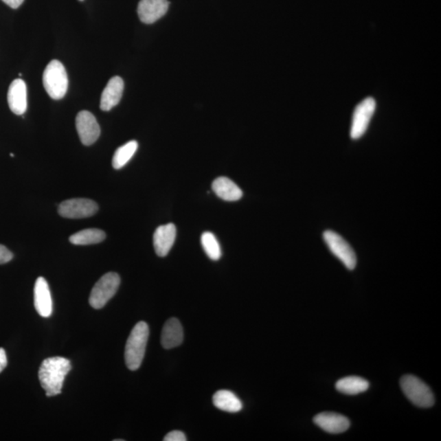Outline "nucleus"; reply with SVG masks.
Masks as SVG:
<instances>
[{"label":"nucleus","instance_id":"nucleus-1","mask_svg":"<svg viewBox=\"0 0 441 441\" xmlns=\"http://www.w3.org/2000/svg\"><path fill=\"white\" fill-rule=\"evenodd\" d=\"M71 370V361L66 358L50 357L42 362L38 370V379L47 396H55L62 393L65 378Z\"/></svg>","mask_w":441,"mask_h":441},{"label":"nucleus","instance_id":"nucleus-2","mask_svg":"<svg viewBox=\"0 0 441 441\" xmlns=\"http://www.w3.org/2000/svg\"><path fill=\"white\" fill-rule=\"evenodd\" d=\"M148 338V324L144 321L138 322L133 327L125 347V363L128 370L135 371L139 369L144 361Z\"/></svg>","mask_w":441,"mask_h":441},{"label":"nucleus","instance_id":"nucleus-3","mask_svg":"<svg viewBox=\"0 0 441 441\" xmlns=\"http://www.w3.org/2000/svg\"><path fill=\"white\" fill-rule=\"evenodd\" d=\"M43 84L47 94L54 100H60L65 97L68 89V76L66 69L62 63L53 60L47 64L44 75Z\"/></svg>","mask_w":441,"mask_h":441},{"label":"nucleus","instance_id":"nucleus-4","mask_svg":"<svg viewBox=\"0 0 441 441\" xmlns=\"http://www.w3.org/2000/svg\"><path fill=\"white\" fill-rule=\"evenodd\" d=\"M404 394L418 407L430 408L435 404V397L429 387L414 375H405L400 380Z\"/></svg>","mask_w":441,"mask_h":441},{"label":"nucleus","instance_id":"nucleus-5","mask_svg":"<svg viewBox=\"0 0 441 441\" xmlns=\"http://www.w3.org/2000/svg\"><path fill=\"white\" fill-rule=\"evenodd\" d=\"M120 278L115 272H109L98 281L91 292L89 304L94 309H102L117 292Z\"/></svg>","mask_w":441,"mask_h":441},{"label":"nucleus","instance_id":"nucleus-6","mask_svg":"<svg viewBox=\"0 0 441 441\" xmlns=\"http://www.w3.org/2000/svg\"><path fill=\"white\" fill-rule=\"evenodd\" d=\"M323 239L331 253L338 258L348 269L352 271L356 268L357 254L347 240H345L338 233L332 231H324Z\"/></svg>","mask_w":441,"mask_h":441},{"label":"nucleus","instance_id":"nucleus-7","mask_svg":"<svg viewBox=\"0 0 441 441\" xmlns=\"http://www.w3.org/2000/svg\"><path fill=\"white\" fill-rule=\"evenodd\" d=\"M376 110V102L373 98H367L358 104L353 112L350 135L354 140L361 138L366 133Z\"/></svg>","mask_w":441,"mask_h":441},{"label":"nucleus","instance_id":"nucleus-8","mask_svg":"<svg viewBox=\"0 0 441 441\" xmlns=\"http://www.w3.org/2000/svg\"><path fill=\"white\" fill-rule=\"evenodd\" d=\"M98 205L89 199L78 198L60 203L58 213L63 218L80 219L92 217L97 214Z\"/></svg>","mask_w":441,"mask_h":441},{"label":"nucleus","instance_id":"nucleus-9","mask_svg":"<svg viewBox=\"0 0 441 441\" xmlns=\"http://www.w3.org/2000/svg\"><path fill=\"white\" fill-rule=\"evenodd\" d=\"M76 124L80 139L84 145H93L100 137V126L91 112L88 111H80L77 115Z\"/></svg>","mask_w":441,"mask_h":441},{"label":"nucleus","instance_id":"nucleus-10","mask_svg":"<svg viewBox=\"0 0 441 441\" xmlns=\"http://www.w3.org/2000/svg\"><path fill=\"white\" fill-rule=\"evenodd\" d=\"M170 2L168 0H141L138 3L137 14L145 24H152L166 14Z\"/></svg>","mask_w":441,"mask_h":441},{"label":"nucleus","instance_id":"nucleus-11","mask_svg":"<svg viewBox=\"0 0 441 441\" xmlns=\"http://www.w3.org/2000/svg\"><path fill=\"white\" fill-rule=\"evenodd\" d=\"M34 308L42 317L49 318L53 313V300L47 280L38 278L34 289Z\"/></svg>","mask_w":441,"mask_h":441},{"label":"nucleus","instance_id":"nucleus-12","mask_svg":"<svg viewBox=\"0 0 441 441\" xmlns=\"http://www.w3.org/2000/svg\"><path fill=\"white\" fill-rule=\"evenodd\" d=\"M313 421L324 431L339 434L348 430L351 422L347 417L335 412H323L313 418Z\"/></svg>","mask_w":441,"mask_h":441},{"label":"nucleus","instance_id":"nucleus-13","mask_svg":"<svg viewBox=\"0 0 441 441\" xmlns=\"http://www.w3.org/2000/svg\"><path fill=\"white\" fill-rule=\"evenodd\" d=\"M8 102L15 115H23L27 109V84L21 79L12 82L8 89Z\"/></svg>","mask_w":441,"mask_h":441},{"label":"nucleus","instance_id":"nucleus-14","mask_svg":"<svg viewBox=\"0 0 441 441\" xmlns=\"http://www.w3.org/2000/svg\"><path fill=\"white\" fill-rule=\"evenodd\" d=\"M177 229L174 224L168 223L159 226L154 233L153 243L155 253L159 257H166L174 245Z\"/></svg>","mask_w":441,"mask_h":441},{"label":"nucleus","instance_id":"nucleus-15","mask_svg":"<svg viewBox=\"0 0 441 441\" xmlns=\"http://www.w3.org/2000/svg\"><path fill=\"white\" fill-rule=\"evenodd\" d=\"M124 88L122 78H111L102 93L100 107L103 111H109L118 105L122 98Z\"/></svg>","mask_w":441,"mask_h":441},{"label":"nucleus","instance_id":"nucleus-16","mask_svg":"<svg viewBox=\"0 0 441 441\" xmlns=\"http://www.w3.org/2000/svg\"><path fill=\"white\" fill-rule=\"evenodd\" d=\"M183 328L179 319L171 318L164 324L161 334V344L164 349H172L183 343Z\"/></svg>","mask_w":441,"mask_h":441},{"label":"nucleus","instance_id":"nucleus-17","mask_svg":"<svg viewBox=\"0 0 441 441\" xmlns=\"http://www.w3.org/2000/svg\"><path fill=\"white\" fill-rule=\"evenodd\" d=\"M212 188L217 196L226 201H237L243 196L241 189L231 179L220 177L214 181Z\"/></svg>","mask_w":441,"mask_h":441},{"label":"nucleus","instance_id":"nucleus-18","mask_svg":"<svg viewBox=\"0 0 441 441\" xmlns=\"http://www.w3.org/2000/svg\"><path fill=\"white\" fill-rule=\"evenodd\" d=\"M215 407L228 413H238L243 408V404L234 393L227 390H220L213 396Z\"/></svg>","mask_w":441,"mask_h":441},{"label":"nucleus","instance_id":"nucleus-19","mask_svg":"<svg viewBox=\"0 0 441 441\" xmlns=\"http://www.w3.org/2000/svg\"><path fill=\"white\" fill-rule=\"evenodd\" d=\"M369 387V382L357 376H350V377L341 378L336 383L337 390L346 395L360 394L366 392Z\"/></svg>","mask_w":441,"mask_h":441},{"label":"nucleus","instance_id":"nucleus-20","mask_svg":"<svg viewBox=\"0 0 441 441\" xmlns=\"http://www.w3.org/2000/svg\"><path fill=\"white\" fill-rule=\"evenodd\" d=\"M105 239L106 233L96 228L86 229L70 237L71 243L76 245L98 244Z\"/></svg>","mask_w":441,"mask_h":441},{"label":"nucleus","instance_id":"nucleus-21","mask_svg":"<svg viewBox=\"0 0 441 441\" xmlns=\"http://www.w3.org/2000/svg\"><path fill=\"white\" fill-rule=\"evenodd\" d=\"M137 148L138 144L136 141L128 142L126 144L119 147L114 154L113 159H112V166L115 170H120L126 166L134 154L136 153Z\"/></svg>","mask_w":441,"mask_h":441},{"label":"nucleus","instance_id":"nucleus-22","mask_svg":"<svg viewBox=\"0 0 441 441\" xmlns=\"http://www.w3.org/2000/svg\"><path fill=\"white\" fill-rule=\"evenodd\" d=\"M201 244L207 256L212 260L218 261L222 257V250L217 238L211 232L203 233Z\"/></svg>","mask_w":441,"mask_h":441},{"label":"nucleus","instance_id":"nucleus-23","mask_svg":"<svg viewBox=\"0 0 441 441\" xmlns=\"http://www.w3.org/2000/svg\"><path fill=\"white\" fill-rule=\"evenodd\" d=\"M164 441H185L188 440L187 436L181 431H172L166 436Z\"/></svg>","mask_w":441,"mask_h":441},{"label":"nucleus","instance_id":"nucleus-24","mask_svg":"<svg viewBox=\"0 0 441 441\" xmlns=\"http://www.w3.org/2000/svg\"><path fill=\"white\" fill-rule=\"evenodd\" d=\"M14 258V254L5 246L0 245V265L5 264Z\"/></svg>","mask_w":441,"mask_h":441},{"label":"nucleus","instance_id":"nucleus-25","mask_svg":"<svg viewBox=\"0 0 441 441\" xmlns=\"http://www.w3.org/2000/svg\"><path fill=\"white\" fill-rule=\"evenodd\" d=\"M8 365V359L5 350L0 348V373H2Z\"/></svg>","mask_w":441,"mask_h":441},{"label":"nucleus","instance_id":"nucleus-26","mask_svg":"<svg viewBox=\"0 0 441 441\" xmlns=\"http://www.w3.org/2000/svg\"><path fill=\"white\" fill-rule=\"evenodd\" d=\"M3 3H5L7 5L10 6L12 8H19L21 5V3L24 2V0H2Z\"/></svg>","mask_w":441,"mask_h":441},{"label":"nucleus","instance_id":"nucleus-27","mask_svg":"<svg viewBox=\"0 0 441 441\" xmlns=\"http://www.w3.org/2000/svg\"><path fill=\"white\" fill-rule=\"evenodd\" d=\"M10 155H11V157H14V154H11Z\"/></svg>","mask_w":441,"mask_h":441},{"label":"nucleus","instance_id":"nucleus-28","mask_svg":"<svg viewBox=\"0 0 441 441\" xmlns=\"http://www.w3.org/2000/svg\"><path fill=\"white\" fill-rule=\"evenodd\" d=\"M80 1H84V0H80Z\"/></svg>","mask_w":441,"mask_h":441}]
</instances>
